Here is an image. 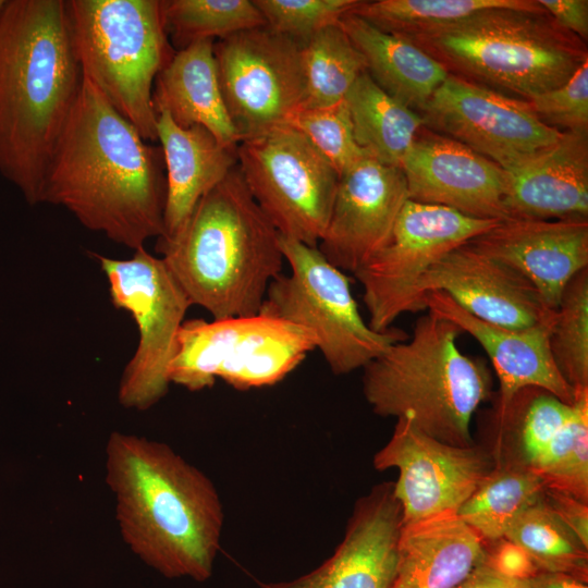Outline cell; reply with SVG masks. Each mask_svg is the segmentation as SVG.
<instances>
[{"mask_svg":"<svg viewBox=\"0 0 588 588\" xmlns=\"http://www.w3.org/2000/svg\"><path fill=\"white\" fill-rule=\"evenodd\" d=\"M528 101L546 125L560 132H588V61L565 83Z\"/></svg>","mask_w":588,"mask_h":588,"instance_id":"8d00e7d4","label":"cell"},{"mask_svg":"<svg viewBox=\"0 0 588 588\" xmlns=\"http://www.w3.org/2000/svg\"><path fill=\"white\" fill-rule=\"evenodd\" d=\"M498 221L408 199L388 245L353 273L363 287L369 327L382 332L401 315L425 310L419 283L430 268Z\"/></svg>","mask_w":588,"mask_h":588,"instance_id":"7c38bea8","label":"cell"},{"mask_svg":"<svg viewBox=\"0 0 588 588\" xmlns=\"http://www.w3.org/2000/svg\"><path fill=\"white\" fill-rule=\"evenodd\" d=\"M546 488L535 473L494 465L457 514L485 541H493L503 538L523 512L543 499Z\"/></svg>","mask_w":588,"mask_h":588,"instance_id":"f1b7e54d","label":"cell"},{"mask_svg":"<svg viewBox=\"0 0 588 588\" xmlns=\"http://www.w3.org/2000/svg\"><path fill=\"white\" fill-rule=\"evenodd\" d=\"M156 248L191 304L212 319L258 314L285 261L280 234L237 164L199 200L182 230L159 238Z\"/></svg>","mask_w":588,"mask_h":588,"instance_id":"277c9868","label":"cell"},{"mask_svg":"<svg viewBox=\"0 0 588 588\" xmlns=\"http://www.w3.org/2000/svg\"><path fill=\"white\" fill-rule=\"evenodd\" d=\"M66 8L82 76L146 140H157L154 84L174 54L160 1L69 0Z\"/></svg>","mask_w":588,"mask_h":588,"instance_id":"52a82bcc","label":"cell"},{"mask_svg":"<svg viewBox=\"0 0 588 588\" xmlns=\"http://www.w3.org/2000/svg\"><path fill=\"white\" fill-rule=\"evenodd\" d=\"M372 463L378 470L399 471L393 491L402 509V524L457 513L494 467L483 446L443 443L406 417L396 419L390 440Z\"/></svg>","mask_w":588,"mask_h":588,"instance_id":"9a60e30c","label":"cell"},{"mask_svg":"<svg viewBox=\"0 0 588 588\" xmlns=\"http://www.w3.org/2000/svg\"><path fill=\"white\" fill-rule=\"evenodd\" d=\"M543 501L588 548V503L550 488H546Z\"/></svg>","mask_w":588,"mask_h":588,"instance_id":"f35d334b","label":"cell"},{"mask_svg":"<svg viewBox=\"0 0 588 588\" xmlns=\"http://www.w3.org/2000/svg\"><path fill=\"white\" fill-rule=\"evenodd\" d=\"M424 126L507 170L563 134L540 121L528 100L449 74L419 111Z\"/></svg>","mask_w":588,"mask_h":588,"instance_id":"5bb4252c","label":"cell"},{"mask_svg":"<svg viewBox=\"0 0 588 588\" xmlns=\"http://www.w3.org/2000/svg\"><path fill=\"white\" fill-rule=\"evenodd\" d=\"M290 272L268 286L259 314L307 329L334 375L364 368L407 334L396 328L378 332L362 317L350 279L318 247L280 235Z\"/></svg>","mask_w":588,"mask_h":588,"instance_id":"ba28073f","label":"cell"},{"mask_svg":"<svg viewBox=\"0 0 588 588\" xmlns=\"http://www.w3.org/2000/svg\"><path fill=\"white\" fill-rule=\"evenodd\" d=\"M339 24L363 54L371 78L417 112L449 75L441 63L413 42L353 13L345 14Z\"/></svg>","mask_w":588,"mask_h":588,"instance_id":"4316f807","label":"cell"},{"mask_svg":"<svg viewBox=\"0 0 588 588\" xmlns=\"http://www.w3.org/2000/svg\"><path fill=\"white\" fill-rule=\"evenodd\" d=\"M469 243L528 280L555 310L567 283L588 268V219H502Z\"/></svg>","mask_w":588,"mask_h":588,"instance_id":"ffe728a7","label":"cell"},{"mask_svg":"<svg viewBox=\"0 0 588 588\" xmlns=\"http://www.w3.org/2000/svg\"><path fill=\"white\" fill-rule=\"evenodd\" d=\"M316 350L314 335L292 322L256 314L184 320L169 381L189 391L221 379L236 390L275 384Z\"/></svg>","mask_w":588,"mask_h":588,"instance_id":"9c48e42d","label":"cell"},{"mask_svg":"<svg viewBox=\"0 0 588 588\" xmlns=\"http://www.w3.org/2000/svg\"><path fill=\"white\" fill-rule=\"evenodd\" d=\"M574 415L567 404L536 387L518 390L486 413L485 430L494 465L519 467L539 475L562 430Z\"/></svg>","mask_w":588,"mask_h":588,"instance_id":"484cf974","label":"cell"},{"mask_svg":"<svg viewBox=\"0 0 588 588\" xmlns=\"http://www.w3.org/2000/svg\"><path fill=\"white\" fill-rule=\"evenodd\" d=\"M236 156L247 189L279 234L318 246L339 183L327 159L290 125L241 140Z\"/></svg>","mask_w":588,"mask_h":588,"instance_id":"8fae6325","label":"cell"},{"mask_svg":"<svg viewBox=\"0 0 588 588\" xmlns=\"http://www.w3.org/2000/svg\"><path fill=\"white\" fill-rule=\"evenodd\" d=\"M483 554L485 540L457 513L402 524L391 588H455Z\"/></svg>","mask_w":588,"mask_h":588,"instance_id":"cb8c5ba5","label":"cell"},{"mask_svg":"<svg viewBox=\"0 0 588 588\" xmlns=\"http://www.w3.org/2000/svg\"><path fill=\"white\" fill-rule=\"evenodd\" d=\"M481 564L505 578L515 580H529L540 572L526 551L505 537L485 541Z\"/></svg>","mask_w":588,"mask_h":588,"instance_id":"74e56055","label":"cell"},{"mask_svg":"<svg viewBox=\"0 0 588 588\" xmlns=\"http://www.w3.org/2000/svg\"><path fill=\"white\" fill-rule=\"evenodd\" d=\"M432 291L448 294L474 317L507 329H526L555 316L528 280L469 242L443 256L421 279L422 298Z\"/></svg>","mask_w":588,"mask_h":588,"instance_id":"ac0fdd59","label":"cell"},{"mask_svg":"<svg viewBox=\"0 0 588 588\" xmlns=\"http://www.w3.org/2000/svg\"><path fill=\"white\" fill-rule=\"evenodd\" d=\"M408 41L449 74L524 100L559 87L588 61L586 42L542 7L483 10Z\"/></svg>","mask_w":588,"mask_h":588,"instance_id":"8992f818","label":"cell"},{"mask_svg":"<svg viewBox=\"0 0 588 588\" xmlns=\"http://www.w3.org/2000/svg\"><path fill=\"white\" fill-rule=\"evenodd\" d=\"M287 125L301 132L327 159L339 176L369 156L356 143L345 100L320 108L299 109Z\"/></svg>","mask_w":588,"mask_h":588,"instance_id":"e575fe53","label":"cell"},{"mask_svg":"<svg viewBox=\"0 0 588 588\" xmlns=\"http://www.w3.org/2000/svg\"><path fill=\"white\" fill-rule=\"evenodd\" d=\"M305 96L301 109L344 100L366 61L340 24L324 27L303 42Z\"/></svg>","mask_w":588,"mask_h":588,"instance_id":"4dcf8cb0","label":"cell"},{"mask_svg":"<svg viewBox=\"0 0 588 588\" xmlns=\"http://www.w3.org/2000/svg\"><path fill=\"white\" fill-rule=\"evenodd\" d=\"M528 588H588V585L571 575L539 572L528 580Z\"/></svg>","mask_w":588,"mask_h":588,"instance_id":"b9f144b4","label":"cell"},{"mask_svg":"<svg viewBox=\"0 0 588 588\" xmlns=\"http://www.w3.org/2000/svg\"><path fill=\"white\" fill-rule=\"evenodd\" d=\"M402 509L393 482L359 498L343 540L331 558L294 580L259 583L261 588H391L397 562Z\"/></svg>","mask_w":588,"mask_h":588,"instance_id":"d6986e66","label":"cell"},{"mask_svg":"<svg viewBox=\"0 0 588 588\" xmlns=\"http://www.w3.org/2000/svg\"><path fill=\"white\" fill-rule=\"evenodd\" d=\"M213 47L215 40L205 39L174 52L155 79L154 109L181 127L200 125L221 145L236 148L241 138L223 99Z\"/></svg>","mask_w":588,"mask_h":588,"instance_id":"d4e9b609","label":"cell"},{"mask_svg":"<svg viewBox=\"0 0 588 588\" xmlns=\"http://www.w3.org/2000/svg\"><path fill=\"white\" fill-rule=\"evenodd\" d=\"M157 138L166 166L163 235L168 240L184 226L199 200L237 164L236 148L221 145L205 127H181L161 111ZM158 238V240H159Z\"/></svg>","mask_w":588,"mask_h":588,"instance_id":"603a6c76","label":"cell"},{"mask_svg":"<svg viewBox=\"0 0 588 588\" xmlns=\"http://www.w3.org/2000/svg\"><path fill=\"white\" fill-rule=\"evenodd\" d=\"M82 79L66 1L10 0L0 14V173L41 203Z\"/></svg>","mask_w":588,"mask_h":588,"instance_id":"7a4b0ae2","label":"cell"},{"mask_svg":"<svg viewBox=\"0 0 588 588\" xmlns=\"http://www.w3.org/2000/svg\"><path fill=\"white\" fill-rule=\"evenodd\" d=\"M407 200L401 168L366 156L339 176L318 249L331 265L354 273L388 245Z\"/></svg>","mask_w":588,"mask_h":588,"instance_id":"2e32d148","label":"cell"},{"mask_svg":"<svg viewBox=\"0 0 588 588\" xmlns=\"http://www.w3.org/2000/svg\"><path fill=\"white\" fill-rule=\"evenodd\" d=\"M160 151L82 76L47 169L41 203L62 206L88 230L131 249L163 235Z\"/></svg>","mask_w":588,"mask_h":588,"instance_id":"6da1fadb","label":"cell"},{"mask_svg":"<svg viewBox=\"0 0 588 588\" xmlns=\"http://www.w3.org/2000/svg\"><path fill=\"white\" fill-rule=\"evenodd\" d=\"M540 7L537 0H360L350 13L381 30L412 40L483 10Z\"/></svg>","mask_w":588,"mask_h":588,"instance_id":"f546056e","label":"cell"},{"mask_svg":"<svg viewBox=\"0 0 588 588\" xmlns=\"http://www.w3.org/2000/svg\"><path fill=\"white\" fill-rule=\"evenodd\" d=\"M213 50L241 140L287 125L305 96L303 41L262 26L219 39Z\"/></svg>","mask_w":588,"mask_h":588,"instance_id":"4fadbf2b","label":"cell"},{"mask_svg":"<svg viewBox=\"0 0 588 588\" xmlns=\"http://www.w3.org/2000/svg\"><path fill=\"white\" fill-rule=\"evenodd\" d=\"M504 171V219H588V132H563Z\"/></svg>","mask_w":588,"mask_h":588,"instance_id":"44dd1931","label":"cell"},{"mask_svg":"<svg viewBox=\"0 0 588 588\" xmlns=\"http://www.w3.org/2000/svg\"><path fill=\"white\" fill-rule=\"evenodd\" d=\"M554 365L574 395L588 390V268L565 286L549 335Z\"/></svg>","mask_w":588,"mask_h":588,"instance_id":"836d02e7","label":"cell"},{"mask_svg":"<svg viewBox=\"0 0 588 588\" xmlns=\"http://www.w3.org/2000/svg\"><path fill=\"white\" fill-rule=\"evenodd\" d=\"M462 330L428 310L409 340L390 345L363 368V393L381 417H406L424 433L457 446L474 444L470 422L490 400L492 377L482 359L457 347Z\"/></svg>","mask_w":588,"mask_h":588,"instance_id":"5b68a950","label":"cell"},{"mask_svg":"<svg viewBox=\"0 0 588 588\" xmlns=\"http://www.w3.org/2000/svg\"><path fill=\"white\" fill-rule=\"evenodd\" d=\"M360 0H253L266 26L301 41L339 24Z\"/></svg>","mask_w":588,"mask_h":588,"instance_id":"d590c367","label":"cell"},{"mask_svg":"<svg viewBox=\"0 0 588 588\" xmlns=\"http://www.w3.org/2000/svg\"><path fill=\"white\" fill-rule=\"evenodd\" d=\"M106 481L121 536L140 560L169 578L210 577L223 510L201 470L166 443L114 431L106 444Z\"/></svg>","mask_w":588,"mask_h":588,"instance_id":"3957f363","label":"cell"},{"mask_svg":"<svg viewBox=\"0 0 588 588\" xmlns=\"http://www.w3.org/2000/svg\"><path fill=\"white\" fill-rule=\"evenodd\" d=\"M504 537L524 549L540 572L562 573L588 583V548L543 499L523 512Z\"/></svg>","mask_w":588,"mask_h":588,"instance_id":"1f68e13d","label":"cell"},{"mask_svg":"<svg viewBox=\"0 0 588 588\" xmlns=\"http://www.w3.org/2000/svg\"><path fill=\"white\" fill-rule=\"evenodd\" d=\"M160 5L166 32L177 50L199 40H219L266 26L249 0H166Z\"/></svg>","mask_w":588,"mask_h":588,"instance_id":"d6a6232c","label":"cell"},{"mask_svg":"<svg viewBox=\"0 0 588 588\" xmlns=\"http://www.w3.org/2000/svg\"><path fill=\"white\" fill-rule=\"evenodd\" d=\"M542 9L568 33L583 41L588 38L587 0H537Z\"/></svg>","mask_w":588,"mask_h":588,"instance_id":"ab89813d","label":"cell"},{"mask_svg":"<svg viewBox=\"0 0 588 588\" xmlns=\"http://www.w3.org/2000/svg\"><path fill=\"white\" fill-rule=\"evenodd\" d=\"M5 3H7L5 0H0V14H1V12L3 11V9H4V7H5Z\"/></svg>","mask_w":588,"mask_h":588,"instance_id":"7bdbcfd3","label":"cell"},{"mask_svg":"<svg viewBox=\"0 0 588 588\" xmlns=\"http://www.w3.org/2000/svg\"><path fill=\"white\" fill-rule=\"evenodd\" d=\"M344 100L357 145L377 161L400 167L424 126L420 113L385 93L367 71Z\"/></svg>","mask_w":588,"mask_h":588,"instance_id":"83f0119b","label":"cell"},{"mask_svg":"<svg viewBox=\"0 0 588 588\" xmlns=\"http://www.w3.org/2000/svg\"><path fill=\"white\" fill-rule=\"evenodd\" d=\"M424 304L427 310L452 321L483 347L499 378L495 401L505 402L518 390L536 387L567 404L574 403V391L558 371L550 353L554 318L526 329H507L474 317L440 291L426 293Z\"/></svg>","mask_w":588,"mask_h":588,"instance_id":"7402d4cb","label":"cell"},{"mask_svg":"<svg viewBox=\"0 0 588 588\" xmlns=\"http://www.w3.org/2000/svg\"><path fill=\"white\" fill-rule=\"evenodd\" d=\"M455 588H528V580L505 578L488 566L480 564Z\"/></svg>","mask_w":588,"mask_h":588,"instance_id":"60d3db41","label":"cell"},{"mask_svg":"<svg viewBox=\"0 0 588 588\" xmlns=\"http://www.w3.org/2000/svg\"><path fill=\"white\" fill-rule=\"evenodd\" d=\"M93 255L107 278L112 304L130 313L138 328L137 348L119 383V403L148 409L168 392L177 333L192 304L163 259L145 247L128 259Z\"/></svg>","mask_w":588,"mask_h":588,"instance_id":"30bf717a","label":"cell"},{"mask_svg":"<svg viewBox=\"0 0 588 588\" xmlns=\"http://www.w3.org/2000/svg\"><path fill=\"white\" fill-rule=\"evenodd\" d=\"M400 168L409 200L504 219V169L453 138L422 126Z\"/></svg>","mask_w":588,"mask_h":588,"instance_id":"e0dca14e","label":"cell"}]
</instances>
